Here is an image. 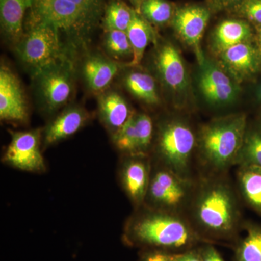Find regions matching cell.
<instances>
[{"instance_id":"cell-1","label":"cell","mask_w":261,"mask_h":261,"mask_svg":"<svg viewBox=\"0 0 261 261\" xmlns=\"http://www.w3.org/2000/svg\"><path fill=\"white\" fill-rule=\"evenodd\" d=\"M126 239L132 245L178 253L197 248L206 240L181 214L154 210L128 225Z\"/></svg>"},{"instance_id":"cell-2","label":"cell","mask_w":261,"mask_h":261,"mask_svg":"<svg viewBox=\"0 0 261 261\" xmlns=\"http://www.w3.org/2000/svg\"><path fill=\"white\" fill-rule=\"evenodd\" d=\"M192 203L197 231L203 238L205 234L226 239L236 233L240 219L238 202L232 189L224 180L211 179L202 184Z\"/></svg>"},{"instance_id":"cell-3","label":"cell","mask_w":261,"mask_h":261,"mask_svg":"<svg viewBox=\"0 0 261 261\" xmlns=\"http://www.w3.org/2000/svg\"><path fill=\"white\" fill-rule=\"evenodd\" d=\"M247 117L234 113L204 125L197 136L202 161L213 171H223L236 164L246 135Z\"/></svg>"},{"instance_id":"cell-4","label":"cell","mask_w":261,"mask_h":261,"mask_svg":"<svg viewBox=\"0 0 261 261\" xmlns=\"http://www.w3.org/2000/svg\"><path fill=\"white\" fill-rule=\"evenodd\" d=\"M197 145V137L183 120H168L160 127L158 154L165 168L181 177L190 179L192 155Z\"/></svg>"},{"instance_id":"cell-5","label":"cell","mask_w":261,"mask_h":261,"mask_svg":"<svg viewBox=\"0 0 261 261\" xmlns=\"http://www.w3.org/2000/svg\"><path fill=\"white\" fill-rule=\"evenodd\" d=\"M29 25L28 32L17 45V53L34 76L51 65L70 59L62 44L61 32L54 25L44 22Z\"/></svg>"},{"instance_id":"cell-6","label":"cell","mask_w":261,"mask_h":261,"mask_svg":"<svg viewBox=\"0 0 261 261\" xmlns=\"http://www.w3.org/2000/svg\"><path fill=\"white\" fill-rule=\"evenodd\" d=\"M193 192L190 179L163 167L150 178L146 199L154 206V210L181 214L188 203L192 202Z\"/></svg>"},{"instance_id":"cell-7","label":"cell","mask_w":261,"mask_h":261,"mask_svg":"<svg viewBox=\"0 0 261 261\" xmlns=\"http://www.w3.org/2000/svg\"><path fill=\"white\" fill-rule=\"evenodd\" d=\"M73 65L70 59L51 65L34 75L43 102L49 112L63 107L73 93Z\"/></svg>"},{"instance_id":"cell-8","label":"cell","mask_w":261,"mask_h":261,"mask_svg":"<svg viewBox=\"0 0 261 261\" xmlns=\"http://www.w3.org/2000/svg\"><path fill=\"white\" fill-rule=\"evenodd\" d=\"M153 64L161 83L178 100L188 94L190 79L186 65L177 48L172 43L164 42L156 49Z\"/></svg>"},{"instance_id":"cell-9","label":"cell","mask_w":261,"mask_h":261,"mask_svg":"<svg viewBox=\"0 0 261 261\" xmlns=\"http://www.w3.org/2000/svg\"><path fill=\"white\" fill-rule=\"evenodd\" d=\"M200 66L198 87L206 102L216 107H224L234 102L241 92L240 84L219 63L205 58Z\"/></svg>"},{"instance_id":"cell-10","label":"cell","mask_w":261,"mask_h":261,"mask_svg":"<svg viewBox=\"0 0 261 261\" xmlns=\"http://www.w3.org/2000/svg\"><path fill=\"white\" fill-rule=\"evenodd\" d=\"M211 10L206 5L191 4L177 7L171 25L182 42L195 51L199 64L205 60L200 42L210 20Z\"/></svg>"},{"instance_id":"cell-11","label":"cell","mask_w":261,"mask_h":261,"mask_svg":"<svg viewBox=\"0 0 261 261\" xmlns=\"http://www.w3.org/2000/svg\"><path fill=\"white\" fill-rule=\"evenodd\" d=\"M11 142L5 152L3 161L13 167L31 172L45 169L40 151V132H11Z\"/></svg>"},{"instance_id":"cell-12","label":"cell","mask_w":261,"mask_h":261,"mask_svg":"<svg viewBox=\"0 0 261 261\" xmlns=\"http://www.w3.org/2000/svg\"><path fill=\"white\" fill-rule=\"evenodd\" d=\"M217 57L220 66L240 84L251 78L260 69V53L251 42L233 46Z\"/></svg>"},{"instance_id":"cell-13","label":"cell","mask_w":261,"mask_h":261,"mask_svg":"<svg viewBox=\"0 0 261 261\" xmlns=\"http://www.w3.org/2000/svg\"><path fill=\"white\" fill-rule=\"evenodd\" d=\"M28 108L21 84L8 67L0 68V118L2 121H24Z\"/></svg>"},{"instance_id":"cell-14","label":"cell","mask_w":261,"mask_h":261,"mask_svg":"<svg viewBox=\"0 0 261 261\" xmlns=\"http://www.w3.org/2000/svg\"><path fill=\"white\" fill-rule=\"evenodd\" d=\"M252 25L242 18H229L220 22L211 35L210 48L216 56L233 46L251 42Z\"/></svg>"},{"instance_id":"cell-15","label":"cell","mask_w":261,"mask_h":261,"mask_svg":"<svg viewBox=\"0 0 261 261\" xmlns=\"http://www.w3.org/2000/svg\"><path fill=\"white\" fill-rule=\"evenodd\" d=\"M145 155H132L122 171V181L127 195L136 205H139L145 201L150 177L148 161Z\"/></svg>"},{"instance_id":"cell-16","label":"cell","mask_w":261,"mask_h":261,"mask_svg":"<svg viewBox=\"0 0 261 261\" xmlns=\"http://www.w3.org/2000/svg\"><path fill=\"white\" fill-rule=\"evenodd\" d=\"M89 118L88 113L82 108L71 107L65 110L46 128V145L56 143L74 135L85 125Z\"/></svg>"},{"instance_id":"cell-17","label":"cell","mask_w":261,"mask_h":261,"mask_svg":"<svg viewBox=\"0 0 261 261\" xmlns=\"http://www.w3.org/2000/svg\"><path fill=\"white\" fill-rule=\"evenodd\" d=\"M32 0H0L1 29L8 39L15 43L23 38L24 18Z\"/></svg>"},{"instance_id":"cell-18","label":"cell","mask_w":261,"mask_h":261,"mask_svg":"<svg viewBox=\"0 0 261 261\" xmlns=\"http://www.w3.org/2000/svg\"><path fill=\"white\" fill-rule=\"evenodd\" d=\"M99 116L103 123L116 133L134 113L121 94L114 91L105 92L98 97Z\"/></svg>"},{"instance_id":"cell-19","label":"cell","mask_w":261,"mask_h":261,"mask_svg":"<svg viewBox=\"0 0 261 261\" xmlns=\"http://www.w3.org/2000/svg\"><path fill=\"white\" fill-rule=\"evenodd\" d=\"M82 69L89 88L94 92H101L112 82L119 66L114 61L104 57L92 56L84 62Z\"/></svg>"},{"instance_id":"cell-20","label":"cell","mask_w":261,"mask_h":261,"mask_svg":"<svg viewBox=\"0 0 261 261\" xmlns=\"http://www.w3.org/2000/svg\"><path fill=\"white\" fill-rule=\"evenodd\" d=\"M126 34L134 53L130 65L137 66L142 61L147 46L157 39V34L153 25L137 11L127 29Z\"/></svg>"},{"instance_id":"cell-21","label":"cell","mask_w":261,"mask_h":261,"mask_svg":"<svg viewBox=\"0 0 261 261\" xmlns=\"http://www.w3.org/2000/svg\"><path fill=\"white\" fill-rule=\"evenodd\" d=\"M238 181L247 205L261 215V167L253 165L239 166Z\"/></svg>"},{"instance_id":"cell-22","label":"cell","mask_w":261,"mask_h":261,"mask_svg":"<svg viewBox=\"0 0 261 261\" xmlns=\"http://www.w3.org/2000/svg\"><path fill=\"white\" fill-rule=\"evenodd\" d=\"M123 82L127 90L137 99L151 106L159 104L157 84L149 73L142 70H132L125 75Z\"/></svg>"},{"instance_id":"cell-23","label":"cell","mask_w":261,"mask_h":261,"mask_svg":"<svg viewBox=\"0 0 261 261\" xmlns=\"http://www.w3.org/2000/svg\"><path fill=\"white\" fill-rule=\"evenodd\" d=\"M135 13L136 10L123 0H108L101 21L102 28L105 32L118 30L126 32Z\"/></svg>"},{"instance_id":"cell-24","label":"cell","mask_w":261,"mask_h":261,"mask_svg":"<svg viewBox=\"0 0 261 261\" xmlns=\"http://www.w3.org/2000/svg\"><path fill=\"white\" fill-rule=\"evenodd\" d=\"M177 7L168 0H144L139 13L158 27L171 24Z\"/></svg>"},{"instance_id":"cell-25","label":"cell","mask_w":261,"mask_h":261,"mask_svg":"<svg viewBox=\"0 0 261 261\" xmlns=\"http://www.w3.org/2000/svg\"><path fill=\"white\" fill-rule=\"evenodd\" d=\"M236 261H261V226L251 225L238 244L235 251Z\"/></svg>"},{"instance_id":"cell-26","label":"cell","mask_w":261,"mask_h":261,"mask_svg":"<svg viewBox=\"0 0 261 261\" xmlns=\"http://www.w3.org/2000/svg\"><path fill=\"white\" fill-rule=\"evenodd\" d=\"M236 165H253L261 167V127L247 130Z\"/></svg>"},{"instance_id":"cell-27","label":"cell","mask_w":261,"mask_h":261,"mask_svg":"<svg viewBox=\"0 0 261 261\" xmlns=\"http://www.w3.org/2000/svg\"><path fill=\"white\" fill-rule=\"evenodd\" d=\"M104 46L108 54L116 59L133 58V49L126 32L107 31L105 34Z\"/></svg>"},{"instance_id":"cell-28","label":"cell","mask_w":261,"mask_h":261,"mask_svg":"<svg viewBox=\"0 0 261 261\" xmlns=\"http://www.w3.org/2000/svg\"><path fill=\"white\" fill-rule=\"evenodd\" d=\"M113 141L115 145L120 150L132 155H140L138 139L135 126V113H133L126 123L114 134Z\"/></svg>"},{"instance_id":"cell-29","label":"cell","mask_w":261,"mask_h":261,"mask_svg":"<svg viewBox=\"0 0 261 261\" xmlns=\"http://www.w3.org/2000/svg\"><path fill=\"white\" fill-rule=\"evenodd\" d=\"M136 130L138 139L140 155H145L152 143L153 124L150 117L145 113L135 114Z\"/></svg>"},{"instance_id":"cell-30","label":"cell","mask_w":261,"mask_h":261,"mask_svg":"<svg viewBox=\"0 0 261 261\" xmlns=\"http://www.w3.org/2000/svg\"><path fill=\"white\" fill-rule=\"evenodd\" d=\"M230 13L246 20L255 27L261 25V0H245Z\"/></svg>"},{"instance_id":"cell-31","label":"cell","mask_w":261,"mask_h":261,"mask_svg":"<svg viewBox=\"0 0 261 261\" xmlns=\"http://www.w3.org/2000/svg\"><path fill=\"white\" fill-rule=\"evenodd\" d=\"M61 1L75 5L99 23L102 21L103 13L107 3L106 0H61Z\"/></svg>"},{"instance_id":"cell-32","label":"cell","mask_w":261,"mask_h":261,"mask_svg":"<svg viewBox=\"0 0 261 261\" xmlns=\"http://www.w3.org/2000/svg\"><path fill=\"white\" fill-rule=\"evenodd\" d=\"M245 0H206V6L211 13H219L221 11H232L240 6Z\"/></svg>"},{"instance_id":"cell-33","label":"cell","mask_w":261,"mask_h":261,"mask_svg":"<svg viewBox=\"0 0 261 261\" xmlns=\"http://www.w3.org/2000/svg\"><path fill=\"white\" fill-rule=\"evenodd\" d=\"M173 252L159 249H147L141 255L140 261H173Z\"/></svg>"},{"instance_id":"cell-34","label":"cell","mask_w":261,"mask_h":261,"mask_svg":"<svg viewBox=\"0 0 261 261\" xmlns=\"http://www.w3.org/2000/svg\"><path fill=\"white\" fill-rule=\"evenodd\" d=\"M173 261H202L200 249L194 248L187 251L173 253Z\"/></svg>"},{"instance_id":"cell-35","label":"cell","mask_w":261,"mask_h":261,"mask_svg":"<svg viewBox=\"0 0 261 261\" xmlns=\"http://www.w3.org/2000/svg\"><path fill=\"white\" fill-rule=\"evenodd\" d=\"M202 261H225L214 246L206 244L200 248Z\"/></svg>"},{"instance_id":"cell-36","label":"cell","mask_w":261,"mask_h":261,"mask_svg":"<svg viewBox=\"0 0 261 261\" xmlns=\"http://www.w3.org/2000/svg\"><path fill=\"white\" fill-rule=\"evenodd\" d=\"M128 1H129V3L132 4V8H133L137 13H139V12H140L141 5H142L144 0H128Z\"/></svg>"},{"instance_id":"cell-37","label":"cell","mask_w":261,"mask_h":261,"mask_svg":"<svg viewBox=\"0 0 261 261\" xmlns=\"http://www.w3.org/2000/svg\"><path fill=\"white\" fill-rule=\"evenodd\" d=\"M257 30V42H258V45H257V49H258L259 53L261 58V25L260 27H255Z\"/></svg>"},{"instance_id":"cell-38","label":"cell","mask_w":261,"mask_h":261,"mask_svg":"<svg viewBox=\"0 0 261 261\" xmlns=\"http://www.w3.org/2000/svg\"><path fill=\"white\" fill-rule=\"evenodd\" d=\"M257 97L261 101V85L260 87H259L258 91H257Z\"/></svg>"}]
</instances>
